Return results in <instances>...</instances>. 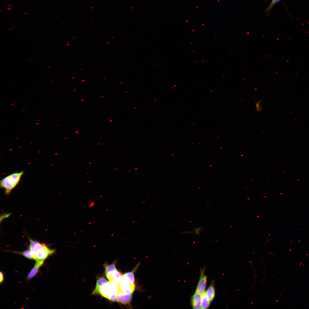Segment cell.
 <instances>
[{"label":"cell","instance_id":"cell-6","mask_svg":"<svg viewBox=\"0 0 309 309\" xmlns=\"http://www.w3.org/2000/svg\"><path fill=\"white\" fill-rule=\"evenodd\" d=\"M199 281L198 283L195 292L202 294L205 291L206 288L207 277L204 275V270L201 271Z\"/></svg>","mask_w":309,"mask_h":309},{"label":"cell","instance_id":"cell-16","mask_svg":"<svg viewBox=\"0 0 309 309\" xmlns=\"http://www.w3.org/2000/svg\"><path fill=\"white\" fill-rule=\"evenodd\" d=\"M20 253L28 259L31 260L33 259L32 252L30 249L25 250L23 251L20 252Z\"/></svg>","mask_w":309,"mask_h":309},{"label":"cell","instance_id":"cell-12","mask_svg":"<svg viewBox=\"0 0 309 309\" xmlns=\"http://www.w3.org/2000/svg\"><path fill=\"white\" fill-rule=\"evenodd\" d=\"M210 302L207 297L206 292H204L201 294V309H205L208 308Z\"/></svg>","mask_w":309,"mask_h":309},{"label":"cell","instance_id":"cell-1","mask_svg":"<svg viewBox=\"0 0 309 309\" xmlns=\"http://www.w3.org/2000/svg\"><path fill=\"white\" fill-rule=\"evenodd\" d=\"M23 174L24 171H22L6 176L0 181L1 187L5 190L6 194H9L18 185Z\"/></svg>","mask_w":309,"mask_h":309},{"label":"cell","instance_id":"cell-11","mask_svg":"<svg viewBox=\"0 0 309 309\" xmlns=\"http://www.w3.org/2000/svg\"><path fill=\"white\" fill-rule=\"evenodd\" d=\"M108 282H109L103 277L99 278L97 280L96 287L92 292V294L93 295L98 294L100 288L103 285Z\"/></svg>","mask_w":309,"mask_h":309},{"label":"cell","instance_id":"cell-7","mask_svg":"<svg viewBox=\"0 0 309 309\" xmlns=\"http://www.w3.org/2000/svg\"><path fill=\"white\" fill-rule=\"evenodd\" d=\"M113 294H115L113 293L109 282L103 285L100 288L98 293V294H100L108 299Z\"/></svg>","mask_w":309,"mask_h":309},{"label":"cell","instance_id":"cell-19","mask_svg":"<svg viewBox=\"0 0 309 309\" xmlns=\"http://www.w3.org/2000/svg\"><path fill=\"white\" fill-rule=\"evenodd\" d=\"M7 8H9V9H7L8 10H11L10 9H11V8H10V7H9V8L8 7Z\"/></svg>","mask_w":309,"mask_h":309},{"label":"cell","instance_id":"cell-18","mask_svg":"<svg viewBox=\"0 0 309 309\" xmlns=\"http://www.w3.org/2000/svg\"><path fill=\"white\" fill-rule=\"evenodd\" d=\"M4 279V276L3 273L1 272H0V283H1L3 282Z\"/></svg>","mask_w":309,"mask_h":309},{"label":"cell","instance_id":"cell-2","mask_svg":"<svg viewBox=\"0 0 309 309\" xmlns=\"http://www.w3.org/2000/svg\"><path fill=\"white\" fill-rule=\"evenodd\" d=\"M118 290L127 294H132L135 290V284H132L128 278L124 274L118 284Z\"/></svg>","mask_w":309,"mask_h":309},{"label":"cell","instance_id":"cell-14","mask_svg":"<svg viewBox=\"0 0 309 309\" xmlns=\"http://www.w3.org/2000/svg\"><path fill=\"white\" fill-rule=\"evenodd\" d=\"M138 265L136 266V268L132 272L126 273L124 274L128 278L130 283L132 284H134V272L136 270V269L138 267Z\"/></svg>","mask_w":309,"mask_h":309},{"label":"cell","instance_id":"cell-5","mask_svg":"<svg viewBox=\"0 0 309 309\" xmlns=\"http://www.w3.org/2000/svg\"><path fill=\"white\" fill-rule=\"evenodd\" d=\"M132 294L125 293L118 290L117 293L118 302L123 304H129L131 300Z\"/></svg>","mask_w":309,"mask_h":309},{"label":"cell","instance_id":"cell-8","mask_svg":"<svg viewBox=\"0 0 309 309\" xmlns=\"http://www.w3.org/2000/svg\"><path fill=\"white\" fill-rule=\"evenodd\" d=\"M115 264L116 263L114 262L112 264L109 265L105 263L104 265L105 269V276L109 281L113 280L112 276V273L117 270Z\"/></svg>","mask_w":309,"mask_h":309},{"label":"cell","instance_id":"cell-9","mask_svg":"<svg viewBox=\"0 0 309 309\" xmlns=\"http://www.w3.org/2000/svg\"><path fill=\"white\" fill-rule=\"evenodd\" d=\"M36 263L31 270L28 274L27 279L30 280L35 276L37 273L39 269L43 264L44 260H37Z\"/></svg>","mask_w":309,"mask_h":309},{"label":"cell","instance_id":"cell-15","mask_svg":"<svg viewBox=\"0 0 309 309\" xmlns=\"http://www.w3.org/2000/svg\"><path fill=\"white\" fill-rule=\"evenodd\" d=\"M122 274L117 270L112 273V276L113 280L118 284L120 281Z\"/></svg>","mask_w":309,"mask_h":309},{"label":"cell","instance_id":"cell-13","mask_svg":"<svg viewBox=\"0 0 309 309\" xmlns=\"http://www.w3.org/2000/svg\"><path fill=\"white\" fill-rule=\"evenodd\" d=\"M207 297L210 301L213 300L215 296V290L214 286L211 285L206 292Z\"/></svg>","mask_w":309,"mask_h":309},{"label":"cell","instance_id":"cell-17","mask_svg":"<svg viewBox=\"0 0 309 309\" xmlns=\"http://www.w3.org/2000/svg\"><path fill=\"white\" fill-rule=\"evenodd\" d=\"M280 0H272L270 5L266 10V11H270L273 7L274 5Z\"/></svg>","mask_w":309,"mask_h":309},{"label":"cell","instance_id":"cell-3","mask_svg":"<svg viewBox=\"0 0 309 309\" xmlns=\"http://www.w3.org/2000/svg\"><path fill=\"white\" fill-rule=\"evenodd\" d=\"M55 251V250L51 249L46 245L35 254V260H44L49 255L52 254Z\"/></svg>","mask_w":309,"mask_h":309},{"label":"cell","instance_id":"cell-20","mask_svg":"<svg viewBox=\"0 0 309 309\" xmlns=\"http://www.w3.org/2000/svg\"><path fill=\"white\" fill-rule=\"evenodd\" d=\"M25 13V14H27V13Z\"/></svg>","mask_w":309,"mask_h":309},{"label":"cell","instance_id":"cell-10","mask_svg":"<svg viewBox=\"0 0 309 309\" xmlns=\"http://www.w3.org/2000/svg\"><path fill=\"white\" fill-rule=\"evenodd\" d=\"M201 294L195 292L191 298V303L193 309H201Z\"/></svg>","mask_w":309,"mask_h":309},{"label":"cell","instance_id":"cell-4","mask_svg":"<svg viewBox=\"0 0 309 309\" xmlns=\"http://www.w3.org/2000/svg\"><path fill=\"white\" fill-rule=\"evenodd\" d=\"M29 248L32 252L33 260H35V255L39 251L43 249L46 245L41 244L39 242L29 238Z\"/></svg>","mask_w":309,"mask_h":309}]
</instances>
